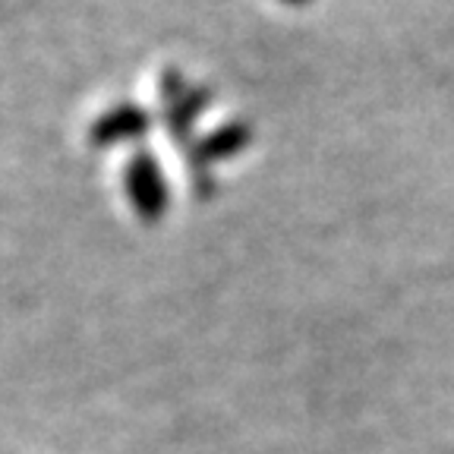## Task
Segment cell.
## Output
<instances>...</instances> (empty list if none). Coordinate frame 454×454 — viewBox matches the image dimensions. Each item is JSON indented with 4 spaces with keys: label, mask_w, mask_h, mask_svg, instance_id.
Segmentation results:
<instances>
[{
    "label": "cell",
    "mask_w": 454,
    "mask_h": 454,
    "mask_svg": "<svg viewBox=\"0 0 454 454\" xmlns=\"http://www.w3.org/2000/svg\"><path fill=\"white\" fill-rule=\"evenodd\" d=\"M127 190L133 206L139 208V215L145 218H158L164 212V202H168V190H164L161 168H158L155 158L149 155H136L127 168Z\"/></svg>",
    "instance_id": "obj_1"
},
{
    "label": "cell",
    "mask_w": 454,
    "mask_h": 454,
    "mask_svg": "<svg viewBox=\"0 0 454 454\" xmlns=\"http://www.w3.org/2000/svg\"><path fill=\"white\" fill-rule=\"evenodd\" d=\"M247 139H249V129L243 127V123H231V127H221L218 133L208 136L199 149L206 152V155H231V152L240 149Z\"/></svg>",
    "instance_id": "obj_3"
},
{
    "label": "cell",
    "mask_w": 454,
    "mask_h": 454,
    "mask_svg": "<svg viewBox=\"0 0 454 454\" xmlns=\"http://www.w3.org/2000/svg\"><path fill=\"white\" fill-rule=\"evenodd\" d=\"M206 98H208V92L202 89V92H192L180 101H170L168 114H164L168 123H170V129H174V133H186V127H190V121L199 114V107L206 105Z\"/></svg>",
    "instance_id": "obj_4"
},
{
    "label": "cell",
    "mask_w": 454,
    "mask_h": 454,
    "mask_svg": "<svg viewBox=\"0 0 454 454\" xmlns=\"http://www.w3.org/2000/svg\"><path fill=\"white\" fill-rule=\"evenodd\" d=\"M291 4H303V0H291Z\"/></svg>",
    "instance_id": "obj_5"
},
{
    "label": "cell",
    "mask_w": 454,
    "mask_h": 454,
    "mask_svg": "<svg viewBox=\"0 0 454 454\" xmlns=\"http://www.w3.org/2000/svg\"><path fill=\"white\" fill-rule=\"evenodd\" d=\"M149 123V114L142 111L139 105H117L107 114H101L98 121L92 123V139L95 142H114L123 136H139Z\"/></svg>",
    "instance_id": "obj_2"
}]
</instances>
